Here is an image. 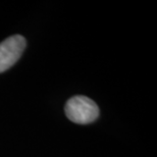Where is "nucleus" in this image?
Wrapping results in <instances>:
<instances>
[{
  "label": "nucleus",
  "instance_id": "obj_2",
  "mask_svg": "<svg viewBox=\"0 0 157 157\" xmlns=\"http://www.w3.org/2000/svg\"><path fill=\"white\" fill-rule=\"evenodd\" d=\"M27 42L21 35L8 37L0 43V74L10 68L21 58Z\"/></svg>",
  "mask_w": 157,
  "mask_h": 157
},
{
  "label": "nucleus",
  "instance_id": "obj_1",
  "mask_svg": "<svg viewBox=\"0 0 157 157\" xmlns=\"http://www.w3.org/2000/svg\"><path fill=\"white\" fill-rule=\"evenodd\" d=\"M65 114L71 121L78 124H88L99 117V108L92 99L86 96H75L65 104Z\"/></svg>",
  "mask_w": 157,
  "mask_h": 157
}]
</instances>
